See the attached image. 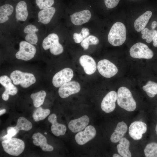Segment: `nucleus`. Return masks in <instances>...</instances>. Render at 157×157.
Here are the masks:
<instances>
[{
  "label": "nucleus",
  "instance_id": "2f4dec72",
  "mask_svg": "<svg viewBox=\"0 0 157 157\" xmlns=\"http://www.w3.org/2000/svg\"><path fill=\"white\" fill-rule=\"evenodd\" d=\"M142 89L146 92L156 95L157 94V83L149 81L145 85L143 86Z\"/></svg>",
  "mask_w": 157,
  "mask_h": 157
},
{
  "label": "nucleus",
  "instance_id": "cd10ccee",
  "mask_svg": "<svg viewBox=\"0 0 157 157\" xmlns=\"http://www.w3.org/2000/svg\"><path fill=\"white\" fill-rule=\"evenodd\" d=\"M50 111L48 109H43L39 107L34 112L33 115V119L38 122L45 119L50 113Z\"/></svg>",
  "mask_w": 157,
  "mask_h": 157
},
{
  "label": "nucleus",
  "instance_id": "ddd939ff",
  "mask_svg": "<svg viewBox=\"0 0 157 157\" xmlns=\"http://www.w3.org/2000/svg\"><path fill=\"white\" fill-rule=\"evenodd\" d=\"M81 87L78 83L75 81H70L60 86L58 90V94L62 98L68 97L70 95L78 93Z\"/></svg>",
  "mask_w": 157,
  "mask_h": 157
},
{
  "label": "nucleus",
  "instance_id": "c756f323",
  "mask_svg": "<svg viewBox=\"0 0 157 157\" xmlns=\"http://www.w3.org/2000/svg\"><path fill=\"white\" fill-rule=\"evenodd\" d=\"M157 31L154 29L149 30L147 28H145L141 31L142 34V38L143 39H145L146 42L150 43L153 40V38Z\"/></svg>",
  "mask_w": 157,
  "mask_h": 157
},
{
  "label": "nucleus",
  "instance_id": "39448f33",
  "mask_svg": "<svg viewBox=\"0 0 157 157\" xmlns=\"http://www.w3.org/2000/svg\"><path fill=\"white\" fill-rule=\"evenodd\" d=\"M126 38V29L125 25L120 22L115 23L111 28L108 35L109 43L114 46L122 45Z\"/></svg>",
  "mask_w": 157,
  "mask_h": 157
},
{
  "label": "nucleus",
  "instance_id": "412c9836",
  "mask_svg": "<svg viewBox=\"0 0 157 157\" xmlns=\"http://www.w3.org/2000/svg\"><path fill=\"white\" fill-rule=\"evenodd\" d=\"M48 120L52 124L51 130L54 135L59 136L65 134L66 127L64 125L57 122V116L55 114L53 113L50 115L48 118Z\"/></svg>",
  "mask_w": 157,
  "mask_h": 157
},
{
  "label": "nucleus",
  "instance_id": "20e7f679",
  "mask_svg": "<svg viewBox=\"0 0 157 157\" xmlns=\"http://www.w3.org/2000/svg\"><path fill=\"white\" fill-rule=\"evenodd\" d=\"M15 10V6L10 3H5L0 6V34H9Z\"/></svg>",
  "mask_w": 157,
  "mask_h": 157
},
{
  "label": "nucleus",
  "instance_id": "2eb2a0df",
  "mask_svg": "<svg viewBox=\"0 0 157 157\" xmlns=\"http://www.w3.org/2000/svg\"><path fill=\"white\" fill-rule=\"evenodd\" d=\"M147 125L145 123L141 121H135L130 125L129 128L130 136L134 140L140 139L142 135L147 131Z\"/></svg>",
  "mask_w": 157,
  "mask_h": 157
},
{
  "label": "nucleus",
  "instance_id": "f03ea898",
  "mask_svg": "<svg viewBox=\"0 0 157 157\" xmlns=\"http://www.w3.org/2000/svg\"><path fill=\"white\" fill-rule=\"evenodd\" d=\"M35 10L30 8L26 1L17 3L8 34L15 33L24 24L35 19Z\"/></svg>",
  "mask_w": 157,
  "mask_h": 157
},
{
  "label": "nucleus",
  "instance_id": "ea45409f",
  "mask_svg": "<svg viewBox=\"0 0 157 157\" xmlns=\"http://www.w3.org/2000/svg\"><path fill=\"white\" fill-rule=\"evenodd\" d=\"M157 26V22L156 21H153L151 24V27L152 29H155Z\"/></svg>",
  "mask_w": 157,
  "mask_h": 157
},
{
  "label": "nucleus",
  "instance_id": "58836bf2",
  "mask_svg": "<svg viewBox=\"0 0 157 157\" xmlns=\"http://www.w3.org/2000/svg\"><path fill=\"white\" fill-rule=\"evenodd\" d=\"M152 41H153L154 46L157 47V32L153 37Z\"/></svg>",
  "mask_w": 157,
  "mask_h": 157
},
{
  "label": "nucleus",
  "instance_id": "79ce46f5",
  "mask_svg": "<svg viewBox=\"0 0 157 157\" xmlns=\"http://www.w3.org/2000/svg\"><path fill=\"white\" fill-rule=\"evenodd\" d=\"M6 112V110L5 109H2L0 110V115H1L2 114L5 113Z\"/></svg>",
  "mask_w": 157,
  "mask_h": 157
},
{
  "label": "nucleus",
  "instance_id": "423d86ee",
  "mask_svg": "<svg viewBox=\"0 0 157 157\" xmlns=\"http://www.w3.org/2000/svg\"><path fill=\"white\" fill-rule=\"evenodd\" d=\"M117 103L121 108L128 111H134L136 104L131 93L127 88L122 87L118 89L117 93Z\"/></svg>",
  "mask_w": 157,
  "mask_h": 157
},
{
  "label": "nucleus",
  "instance_id": "c03bdc74",
  "mask_svg": "<svg viewBox=\"0 0 157 157\" xmlns=\"http://www.w3.org/2000/svg\"><path fill=\"white\" fill-rule=\"evenodd\" d=\"M155 130H156V134L157 135V124L156 125V126Z\"/></svg>",
  "mask_w": 157,
  "mask_h": 157
},
{
  "label": "nucleus",
  "instance_id": "f704fd0d",
  "mask_svg": "<svg viewBox=\"0 0 157 157\" xmlns=\"http://www.w3.org/2000/svg\"><path fill=\"white\" fill-rule=\"evenodd\" d=\"M90 45H97L98 44L99 40L98 39L96 36L93 35H90L87 37Z\"/></svg>",
  "mask_w": 157,
  "mask_h": 157
},
{
  "label": "nucleus",
  "instance_id": "6ab92c4d",
  "mask_svg": "<svg viewBox=\"0 0 157 157\" xmlns=\"http://www.w3.org/2000/svg\"><path fill=\"white\" fill-rule=\"evenodd\" d=\"M79 62L83 67L85 72L87 74H92L96 71V63L91 56L86 55H83L80 58Z\"/></svg>",
  "mask_w": 157,
  "mask_h": 157
},
{
  "label": "nucleus",
  "instance_id": "e433bc0d",
  "mask_svg": "<svg viewBox=\"0 0 157 157\" xmlns=\"http://www.w3.org/2000/svg\"><path fill=\"white\" fill-rule=\"evenodd\" d=\"M81 45L84 49L87 50L88 49L90 45L87 37L84 39L81 42Z\"/></svg>",
  "mask_w": 157,
  "mask_h": 157
},
{
  "label": "nucleus",
  "instance_id": "4c0bfd02",
  "mask_svg": "<svg viewBox=\"0 0 157 157\" xmlns=\"http://www.w3.org/2000/svg\"><path fill=\"white\" fill-rule=\"evenodd\" d=\"M84 39L87 37L90 34L89 30L86 28H83L81 32Z\"/></svg>",
  "mask_w": 157,
  "mask_h": 157
},
{
  "label": "nucleus",
  "instance_id": "0eeeda50",
  "mask_svg": "<svg viewBox=\"0 0 157 157\" xmlns=\"http://www.w3.org/2000/svg\"><path fill=\"white\" fill-rule=\"evenodd\" d=\"M4 151L12 156H18L21 154L25 148V144L22 140L16 138L5 140L1 143Z\"/></svg>",
  "mask_w": 157,
  "mask_h": 157
},
{
  "label": "nucleus",
  "instance_id": "393cba45",
  "mask_svg": "<svg viewBox=\"0 0 157 157\" xmlns=\"http://www.w3.org/2000/svg\"><path fill=\"white\" fill-rule=\"evenodd\" d=\"M119 142L117 147L118 153L122 157H131V153L129 150L130 143L129 140L125 138H122Z\"/></svg>",
  "mask_w": 157,
  "mask_h": 157
},
{
  "label": "nucleus",
  "instance_id": "bb28decb",
  "mask_svg": "<svg viewBox=\"0 0 157 157\" xmlns=\"http://www.w3.org/2000/svg\"><path fill=\"white\" fill-rule=\"evenodd\" d=\"M46 95V92L42 90L32 94L31 95V97L33 101L34 106L38 108L42 105L44 103Z\"/></svg>",
  "mask_w": 157,
  "mask_h": 157
},
{
  "label": "nucleus",
  "instance_id": "7c9ffc66",
  "mask_svg": "<svg viewBox=\"0 0 157 157\" xmlns=\"http://www.w3.org/2000/svg\"><path fill=\"white\" fill-rule=\"evenodd\" d=\"M54 2V0H35V3L38 9L36 11L52 7Z\"/></svg>",
  "mask_w": 157,
  "mask_h": 157
},
{
  "label": "nucleus",
  "instance_id": "c9c22d12",
  "mask_svg": "<svg viewBox=\"0 0 157 157\" xmlns=\"http://www.w3.org/2000/svg\"><path fill=\"white\" fill-rule=\"evenodd\" d=\"M73 39L75 42L77 43H79L81 42L84 38L81 33H74L73 34Z\"/></svg>",
  "mask_w": 157,
  "mask_h": 157
},
{
  "label": "nucleus",
  "instance_id": "f8f14e48",
  "mask_svg": "<svg viewBox=\"0 0 157 157\" xmlns=\"http://www.w3.org/2000/svg\"><path fill=\"white\" fill-rule=\"evenodd\" d=\"M74 76L73 72L69 68H65L56 73L52 79V83L56 87H60L70 81Z\"/></svg>",
  "mask_w": 157,
  "mask_h": 157
},
{
  "label": "nucleus",
  "instance_id": "1a4fd4ad",
  "mask_svg": "<svg viewBox=\"0 0 157 157\" xmlns=\"http://www.w3.org/2000/svg\"><path fill=\"white\" fill-rule=\"evenodd\" d=\"M10 78L15 85H20L23 88H27L36 82L34 76L32 74L16 70L10 74Z\"/></svg>",
  "mask_w": 157,
  "mask_h": 157
},
{
  "label": "nucleus",
  "instance_id": "a878e982",
  "mask_svg": "<svg viewBox=\"0 0 157 157\" xmlns=\"http://www.w3.org/2000/svg\"><path fill=\"white\" fill-rule=\"evenodd\" d=\"M12 127L18 133L20 130L28 131L31 130L32 127V124L26 119L24 117H21L18 119L16 126Z\"/></svg>",
  "mask_w": 157,
  "mask_h": 157
},
{
  "label": "nucleus",
  "instance_id": "4468645a",
  "mask_svg": "<svg viewBox=\"0 0 157 157\" xmlns=\"http://www.w3.org/2000/svg\"><path fill=\"white\" fill-rule=\"evenodd\" d=\"M96 133L95 128L92 125H89L83 131H80L77 133L75 136V139L78 144L82 145L94 138Z\"/></svg>",
  "mask_w": 157,
  "mask_h": 157
},
{
  "label": "nucleus",
  "instance_id": "37998d69",
  "mask_svg": "<svg viewBox=\"0 0 157 157\" xmlns=\"http://www.w3.org/2000/svg\"><path fill=\"white\" fill-rule=\"evenodd\" d=\"M113 157H121L122 156L120 155L115 154H114L113 156Z\"/></svg>",
  "mask_w": 157,
  "mask_h": 157
},
{
  "label": "nucleus",
  "instance_id": "9d476101",
  "mask_svg": "<svg viewBox=\"0 0 157 157\" xmlns=\"http://www.w3.org/2000/svg\"><path fill=\"white\" fill-rule=\"evenodd\" d=\"M129 52L131 57L136 58L150 59L154 56L151 50L146 44L140 42L132 46L130 49Z\"/></svg>",
  "mask_w": 157,
  "mask_h": 157
},
{
  "label": "nucleus",
  "instance_id": "a211bd4d",
  "mask_svg": "<svg viewBox=\"0 0 157 157\" xmlns=\"http://www.w3.org/2000/svg\"><path fill=\"white\" fill-rule=\"evenodd\" d=\"M89 122L88 116L85 115L70 121L68 126L70 130L73 133L79 132L85 128Z\"/></svg>",
  "mask_w": 157,
  "mask_h": 157
},
{
  "label": "nucleus",
  "instance_id": "473e14b6",
  "mask_svg": "<svg viewBox=\"0 0 157 157\" xmlns=\"http://www.w3.org/2000/svg\"><path fill=\"white\" fill-rule=\"evenodd\" d=\"M7 133L2 137L3 140H6L11 138L15 135L17 133L16 130L12 126L8 127L7 129Z\"/></svg>",
  "mask_w": 157,
  "mask_h": 157
},
{
  "label": "nucleus",
  "instance_id": "72a5a7b5",
  "mask_svg": "<svg viewBox=\"0 0 157 157\" xmlns=\"http://www.w3.org/2000/svg\"><path fill=\"white\" fill-rule=\"evenodd\" d=\"M120 0H104L106 6L109 8L115 7L118 4Z\"/></svg>",
  "mask_w": 157,
  "mask_h": 157
},
{
  "label": "nucleus",
  "instance_id": "dca6fc26",
  "mask_svg": "<svg viewBox=\"0 0 157 157\" xmlns=\"http://www.w3.org/2000/svg\"><path fill=\"white\" fill-rule=\"evenodd\" d=\"M117 94L114 91L109 92L104 98L101 104L102 110L106 113L113 111L116 106Z\"/></svg>",
  "mask_w": 157,
  "mask_h": 157
},
{
  "label": "nucleus",
  "instance_id": "aec40b11",
  "mask_svg": "<svg viewBox=\"0 0 157 157\" xmlns=\"http://www.w3.org/2000/svg\"><path fill=\"white\" fill-rule=\"evenodd\" d=\"M72 23L75 25H80L88 22L90 19L91 14L88 10H85L75 13L70 15Z\"/></svg>",
  "mask_w": 157,
  "mask_h": 157
},
{
  "label": "nucleus",
  "instance_id": "9b49d317",
  "mask_svg": "<svg viewBox=\"0 0 157 157\" xmlns=\"http://www.w3.org/2000/svg\"><path fill=\"white\" fill-rule=\"evenodd\" d=\"M97 68L100 74L107 78L114 76L118 71V69L115 65L107 59L99 61L97 64Z\"/></svg>",
  "mask_w": 157,
  "mask_h": 157
},
{
  "label": "nucleus",
  "instance_id": "7ed1b4c3",
  "mask_svg": "<svg viewBox=\"0 0 157 157\" xmlns=\"http://www.w3.org/2000/svg\"><path fill=\"white\" fill-rule=\"evenodd\" d=\"M59 40V36L58 34L47 32L40 42L44 50H49L51 54L57 55L61 54L64 51L63 47Z\"/></svg>",
  "mask_w": 157,
  "mask_h": 157
},
{
  "label": "nucleus",
  "instance_id": "c85d7f7f",
  "mask_svg": "<svg viewBox=\"0 0 157 157\" xmlns=\"http://www.w3.org/2000/svg\"><path fill=\"white\" fill-rule=\"evenodd\" d=\"M144 152L146 157H157V143L152 142L148 144Z\"/></svg>",
  "mask_w": 157,
  "mask_h": 157
},
{
  "label": "nucleus",
  "instance_id": "f257e3e1",
  "mask_svg": "<svg viewBox=\"0 0 157 157\" xmlns=\"http://www.w3.org/2000/svg\"><path fill=\"white\" fill-rule=\"evenodd\" d=\"M47 32L45 27L34 19L24 24L15 33L36 46Z\"/></svg>",
  "mask_w": 157,
  "mask_h": 157
},
{
  "label": "nucleus",
  "instance_id": "6e6552de",
  "mask_svg": "<svg viewBox=\"0 0 157 157\" xmlns=\"http://www.w3.org/2000/svg\"><path fill=\"white\" fill-rule=\"evenodd\" d=\"M19 49L15 54L17 58L27 61L34 57L37 51L35 45L30 44L23 38L22 40L19 39Z\"/></svg>",
  "mask_w": 157,
  "mask_h": 157
},
{
  "label": "nucleus",
  "instance_id": "4be33fe9",
  "mask_svg": "<svg viewBox=\"0 0 157 157\" xmlns=\"http://www.w3.org/2000/svg\"><path fill=\"white\" fill-rule=\"evenodd\" d=\"M32 137L33 144L36 146H40L43 151H51L53 150V146L47 144L46 137L41 133H35Z\"/></svg>",
  "mask_w": 157,
  "mask_h": 157
},
{
  "label": "nucleus",
  "instance_id": "f3484780",
  "mask_svg": "<svg viewBox=\"0 0 157 157\" xmlns=\"http://www.w3.org/2000/svg\"><path fill=\"white\" fill-rule=\"evenodd\" d=\"M6 75L0 77V83L5 88V90L2 95L3 99L6 101L9 98V95H14L18 91L17 88L12 83L11 79Z\"/></svg>",
  "mask_w": 157,
  "mask_h": 157
},
{
  "label": "nucleus",
  "instance_id": "a19ab883",
  "mask_svg": "<svg viewBox=\"0 0 157 157\" xmlns=\"http://www.w3.org/2000/svg\"><path fill=\"white\" fill-rule=\"evenodd\" d=\"M146 92L147 94L148 95V96L150 97H154L156 95L155 94H154L151 93H150L148 92Z\"/></svg>",
  "mask_w": 157,
  "mask_h": 157
},
{
  "label": "nucleus",
  "instance_id": "b1692460",
  "mask_svg": "<svg viewBox=\"0 0 157 157\" xmlns=\"http://www.w3.org/2000/svg\"><path fill=\"white\" fill-rule=\"evenodd\" d=\"M152 15V12L148 10L143 13L135 21L134 27L138 32L141 31L146 27Z\"/></svg>",
  "mask_w": 157,
  "mask_h": 157
},
{
  "label": "nucleus",
  "instance_id": "a18cd8bd",
  "mask_svg": "<svg viewBox=\"0 0 157 157\" xmlns=\"http://www.w3.org/2000/svg\"><path fill=\"white\" fill-rule=\"evenodd\" d=\"M44 133L45 134H47V132H45Z\"/></svg>",
  "mask_w": 157,
  "mask_h": 157
},
{
  "label": "nucleus",
  "instance_id": "5701e85b",
  "mask_svg": "<svg viewBox=\"0 0 157 157\" xmlns=\"http://www.w3.org/2000/svg\"><path fill=\"white\" fill-rule=\"evenodd\" d=\"M128 127L126 124L123 121L118 122L116 129L110 137V140L113 143H117L123 138L126 132Z\"/></svg>",
  "mask_w": 157,
  "mask_h": 157
}]
</instances>
